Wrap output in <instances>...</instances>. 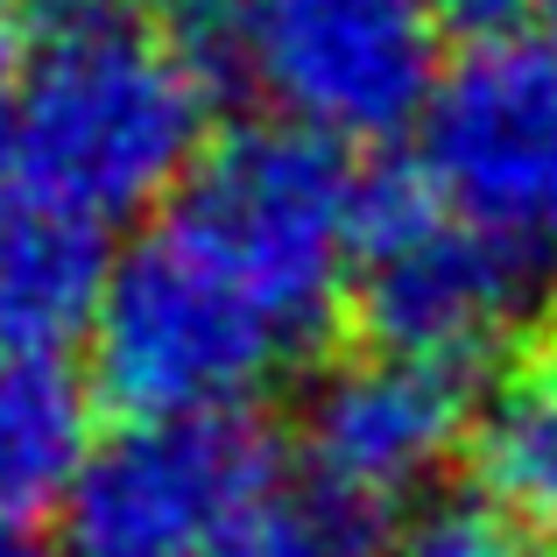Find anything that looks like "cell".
Masks as SVG:
<instances>
[{"mask_svg": "<svg viewBox=\"0 0 557 557\" xmlns=\"http://www.w3.org/2000/svg\"><path fill=\"white\" fill-rule=\"evenodd\" d=\"M22 64V190L99 226L170 205L205 163L212 92L163 0H8Z\"/></svg>", "mask_w": 557, "mask_h": 557, "instance_id": "obj_1", "label": "cell"}, {"mask_svg": "<svg viewBox=\"0 0 557 557\" xmlns=\"http://www.w3.org/2000/svg\"><path fill=\"white\" fill-rule=\"evenodd\" d=\"M163 212L275 318L297 354L325 339L360 255V170L339 141L255 121L205 149Z\"/></svg>", "mask_w": 557, "mask_h": 557, "instance_id": "obj_2", "label": "cell"}, {"mask_svg": "<svg viewBox=\"0 0 557 557\" xmlns=\"http://www.w3.org/2000/svg\"><path fill=\"white\" fill-rule=\"evenodd\" d=\"M289 360L297 346L275 332V318L170 212L121 247L92 325V381L127 409V423L247 417Z\"/></svg>", "mask_w": 557, "mask_h": 557, "instance_id": "obj_3", "label": "cell"}, {"mask_svg": "<svg viewBox=\"0 0 557 557\" xmlns=\"http://www.w3.org/2000/svg\"><path fill=\"white\" fill-rule=\"evenodd\" d=\"M536 269L516 233L451 212L417 163H381L360 177L354 304L374 354L423 360L445 374L502 368L522 339Z\"/></svg>", "mask_w": 557, "mask_h": 557, "instance_id": "obj_4", "label": "cell"}, {"mask_svg": "<svg viewBox=\"0 0 557 557\" xmlns=\"http://www.w3.org/2000/svg\"><path fill=\"white\" fill-rule=\"evenodd\" d=\"M275 502L283 451L255 417L127 423L71 494L64 557H240Z\"/></svg>", "mask_w": 557, "mask_h": 557, "instance_id": "obj_5", "label": "cell"}, {"mask_svg": "<svg viewBox=\"0 0 557 557\" xmlns=\"http://www.w3.org/2000/svg\"><path fill=\"white\" fill-rule=\"evenodd\" d=\"M431 0H247V85L275 121L374 149L423 121L437 78Z\"/></svg>", "mask_w": 557, "mask_h": 557, "instance_id": "obj_6", "label": "cell"}, {"mask_svg": "<svg viewBox=\"0 0 557 557\" xmlns=\"http://www.w3.org/2000/svg\"><path fill=\"white\" fill-rule=\"evenodd\" d=\"M466 388L459 374L423 368L395 354H346L325 360L297 395V466L304 494L332 516L388 536L403 508L437 487L466 451Z\"/></svg>", "mask_w": 557, "mask_h": 557, "instance_id": "obj_7", "label": "cell"}, {"mask_svg": "<svg viewBox=\"0 0 557 557\" xmlns=\"http://www.w3.org/2000/svg\"><path fill=\"white\" fill-rule=\"evenodd\" d=\"M417 170L451 212L544 233L557 212V22L473 42L417 121Z\"/></svg>", "mask_w": 557, "mask_h": 557, "instance_id": "obj_8", "label": "cell"}, {"mask_svg": "<svg viewBox=\"0 0 557 557\" xmlns=\"http://www.w3.org/2000/svg\"><path fill=\"white\" fill-rule=\"evenodd\" d=\"M113 261L99 219L22 190L0 212V360H64L71 346H92Z\"/></svg>", "mask_w": 557, "mask_h": 557, "instance_id": "obj_9", "label": "cell"}, {"mask_svg": "<svg viewBox=\"0 0 557 557\" xmlns=\"http://www.w3.org/2000/svg\"><path fill=\"white\" fill-rule=\"evenodd\" d=\"M473 502L522 536H557V339H530L466 409L459 451Z\"/></svg>", "mask_w": 557, "mask_h": 557, "instance_id": "obj_10", "label": "cell"}, {"mask_svg": "<svg viewBox=\"0 0 557 557\" xmlns=\"http://www.w3.org/2000/svg\"><path fill=\"white\" fill-rule=\"evenodd\" d=\"M92 451V395L64 360H0V550L64 522Z\"/></svg>", "mask_w": 557, "mask_h": 557, "instance_id": "obj_11", "label": "cell"}, {"mask_svg": "<svg viewBox=\"0 0 557 557\" xmlns=\"http://www.w3.org/2000/svg\"><path fill=\"white\" fill-rule=\"evenodd\" d=\"M388 557H530V544L480 502H431L388 536Z\"/></svg>", "mask_w": 557, "mask_h": 557, "instance_id": "obj_12", "label": "cell"}, {"mask_svg": "<svg viewBox=\"0 0 557 557\" xmlns=\"http://www.w3.org/2000/svg\"><path fill=\"white\" fill-rule=\"evenodd\" d=\"M374 550H381V536L332 516V508H318L311 494H283L255 522V536L240 544V557H374Z\"/></svg>", "mask_w": 557, "mask_h": 557, "instance_id": "obj_13", "label": "cell"}, {"mask_svg": "<svg viewBox=\"0 0 557 557\" xmlns=\"http://www.w3.org/2000/svg\"><path fill=\"white\" fill-rule=\"evenodd\" d=\"M536 8H544V0H431L437 28H459V36H473V42H494V36L530 28Z\"/></svg>", "mask_w": 557, "mask_h": 557, "instance_id": "obj_14", "label": "cell"}, {"mask_svg": "<svg viewBox=\"0 0 557 557\" xmlns=\"http://www.w3.org/2000/svg\"><path fill=\"white\" fill-rule=\"evenodd\" d=\"M22 198V64L14 42H0V212Z\"/></svg>", "mask_w": 557, "mask_h": 557, "instance_id": "obj_15", "label": "cell"}, {"mask_svg": "<svg viewBox=\"0 0 557 557\" xmlns=\"http://www.w3.org/2000/svg\"><path fill=\"white\" fill-rule=\"evenodd\" d=\"M544 275H550V289H557V212L544 219Z\"/></svg>", "mask_w": 557, "mask_h": 557, "instance_id": "obj_16", "label": "cell"}, {"mask_svg": "<svg viewBox=\"0 0 557 557\" xmlns=\"http://www.w3.org/2000/svg\"><path fill=\"white\" fill-rule=\"evenodd\" d=\"M0 557H36V550H0Z\"/></svg>", "mask_w": 557, "mask_h": 557, "instance_id": "obj_17", "label": "cell"}, {"mask_svg": "<svg viewBox=\"0 0 557 557\" xmlns=\"http://www.w3.org/2000/svg\"><path fill=\"white\" fill-rule=\"evenodd\" d=\"M544 557H557V536H550V544H544Z\"/></svg>", "mask_w": 557, "mask_h": 557, "instance_id": "obj_18", "label": "cell"}]
</instances>
